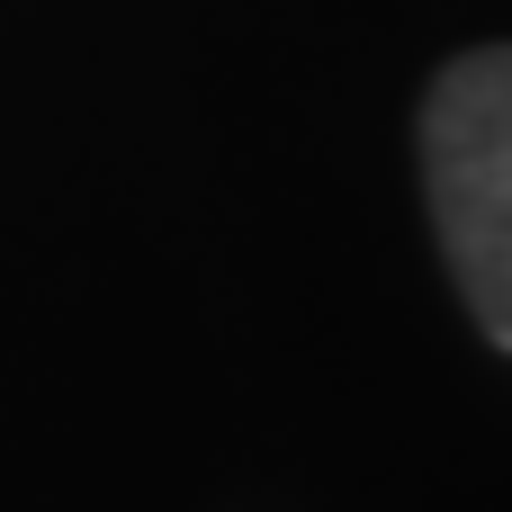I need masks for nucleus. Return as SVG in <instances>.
<instances>
[{
	"instance_id": "obj_1",
	"label": "nucleus",
	"mask_w": 512,
	"mask_h": 512,
	"mask_svg": "<svg viewBox=\"0 0 512 512\" xmlns=\"http://www.w3.org/2000/svg\"><path fill=\"white\" fill-rule=\"evenodd\" d=\"M423 198L468 324L512 351V45H468L423 99Z\"/></svg>"
}]
</instances>
